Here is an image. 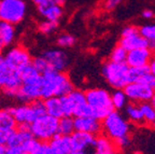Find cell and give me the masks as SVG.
<instances>
[{
  "label": "cell",
  "mask_w": 155,
  "mask_h": 154,
  "mask_svg": "<svg viewBox=\"0 0 155 154\" xmlns=\"http://www.w3.org/2000/svg\"><path fill=\"white\" fill-rule=\"evenodd\" d=\"M93 151L97 152L98 154H116L117 149L110 138L104 136V134H100L95 138Z\"/></svg>",
  "instance_id": "obj_19"
},
{
  "label": "cell",
  "mask_w": 155,
  "mask_h": 154,
  "mask_svg": "<svg viewBox=\"0 0 155 154\" xmlns=\"http://www.w3.org/2000/svg\"><path fill=\"white\" fill-rule=\"evenodd\" d=\"M31 65H32V67H34L35 69L38 71V72L41 73V75L50 70V69H48V65H46L45 60L42 58L41 55L37 56V57H35V58H32Z\"/></svg>",
  "instance_id": "obj_34"
},
{
  "label": "cell",
  "mask_w": 155,
  "mask_h": 154,
  "mask_svg": "<svg viewBox=\"0 0 155 154\" xmlns=\"http://www.w3.org/2000/svg\"><path fill=\"white\" fill-rule=\"evenodd\" d=\"M138 83L144 84V85H147V86H150V87H152V89H155V77L150 72H148L147 75H143L142 79H141Z\"/></svg>",
  "instance_id": "obj_35"
},
{
  "label": "cell",
  "mask_w": 155,
  "mask_h": 154,
  "mask_svg": "<svg viewBox=\"0 0 155 154\" xmlns=\"http://www.w3.org/2000/svg\"><path fill=\"white\" fill-rule=\"evenodd\" d=\"M73 89L70 78L65 72L48 70L41 75V99L61 97Z\"/></svg>",
  "instance_id": "obj_1"
},
{
  "label": "cell",
  "mask_w": 155,
  "mask_h": 154,
  "mask_svg": "<svg viewBox=\"0 0 155 154\" xmlns=\"http://www.w3.org/2000/svg\"><path fill=\"white\" fill-rule=\"evenodd\" d=\"M123 91L127 99L137 105L142 104V102H149L155 93L154 89L138 83V82L128 83L123 89Z\"/></svg>",
  "instance_id": "obj_13"
},
{
  "label": "cell",
  "mask_w": 155,
  "mask_h": 154,
  "mask_svg": "<svg viewBox=\"0 0 155 154\" xmlns=\"http://www.w3.org/2000/svg\"><path fill=\"white\" fill-rule=\"evenodd\" d=\"M16 30L14 25L0 21V41L5 48L10 46L15 41Z\"/></svg>",
  "instance_id": "obj_22"
},
{
  "label": "cell",
  "mask_w": 155,
  "mask_h": 154,
  "mask_svg": "<svg viewBox=\"0 0 155 154\" xmlns=\"http://www.w3.org/2000/svg\"><path fill=\"white\" fill-rule=\"evenodd\" d=\"M3 59L9 67L21 72L25 67L31 64L32 57L26 48L23 45H15L7 51L3 55Z\"/></svg>",
  "instance_id": "obj_10"
},
{
  "label": "cell",
  "mask_w": 155,
  "mask_h": 154,
  "mask_svg": "<svg viewBox=\"0 0 155 154\" xmlns=\"http://www.w3.org/2000/svg\"><path fill=\"white\" fill-rule=\"evenodd\" d=\"M61 106H63L64 116H71V118H73V112H74L75 108L79 105L83 104V102L86 101L85 100L84 92L74 89L69 94L65 95V96H61Z\"/></svg>",
  "instance_id": "obj_14"
},
{
  "label": "cell",
  "mask_w": 155,
  "mask_h": 154,
  "mask_svg": "<svg viewBox=\"0 0 155 154\" xmlns=\"http://www.w3.org/2000/svg\"><path fill=\"white\" fill-rule=\"evenodd\" d=\"M139 108H140L141 114H142L145 124L152 125V123L155 121V110L152 107V105L150 104V101L139 104Z\"/></svg>",
  "instance_id": "obj_28"
},
{
  "label": "cell",
  "mask_w": 155,
  "mask_h": 154,
  "mask_svg": "<svg viewBox=\"0 0 155 154\" xmlns=\"http://www.w3.org/2000/svg\"><path fill=\"white\" fill-rule=\"evenodd\" d=\"M58 28V23L43 19L38 24V30L43 35H51Z\"/></svg>",
  "instance_id": "obj_32"
},
{
  "label": "cell",
  "mask_w": 155,
  "mask_h": 154,
  "mask_svg": "<svg viewBox=\"0 0 155 154\" xmlns=\"http://www.w3.org/2000/svg\"><path fill=\"white\" fill-rule=\"evenodd\" d=\"M142 17H144V18H147V19L153 18V17H154V12L150 9L144 10V11H142Z\"/></svg>",
  "instance_id": "obj_41"
},
{
  "label": "cell",
  "mask_w": 155,
  "mask_h": 154,
  "mask_svg": "<svg viewBox=\"0 0 155 154\" xmlns=\"http://www.w3.org/2000/svg\"><path fill=\"white\" fill-rule=\"evenodd\" d=\"M1 102H2V96H1V93H0V106H1Z\"/></svg>",
  "instance_id": "obj_49"
},
{
  "label": "cell",
  "mask_w": 155,
  "mask_h": 154,
  "mask_svg": "<svg viewBox=\"0 0 155 154\" xmlns=\"http://www.w3.org/2000/svg\"><path fill=\"white\" fill-rule=\"evenodd\" d=\"M70 154H87V152H81V151H72Z\"/></svg>",
  "instance_id": "obj_45"
},
{
  "label": "cell",
  "mask_w": 155,
  "mask_h": 154,
  "mask_svg": "<svg viewBox=\"0 0 155 154\" xmlns=\"http://www.w3.org/2000/svg\"><path fill=\"white\" fill-rule=\"evenodd\" d=\"M84 94L87 105L92 109L93 116L98 120L102 121L108 114L114 111L111 102V93L107 89L100 87L90 89L84 92Z\"/></svg>",
  "instance_id": "obj_3"
},
{
  "label": "cell",
  "mask_w": 155,
  "mask_h": 154,
  "mask_svg": "<svg viewBox=\"0 0 155 154\" xmlns=\"http://www.w3.org/2000/svg\"><path fill=\"white\" fill-rule=\"evenodd\" d=\"M73 121H74V130L88 132L94 136L101 134V121L95 116L73 118Z\"/></svg>",
  "instance_id": "obj_16"
},
{
  "label": "cell",
  "mask_w": 155,
  "mask_h": 154,
  "mask_svg": "<svg viewBox=\"0 0 155 154\" xmlns=\"http://www.w3.org/2000/svg\"><path fill=\"white\" fill-rule=\"evenodd\" d=\"M14 130H9V129H2L0 128V146H5L8 145V141H9L10 137L12 135V132Z\"/></svg>",
  "instance_id": "obj_38"
},
{
  "label": "cell",
  "mask_w": 155,
  "mask_h": 154,
  "mask_svg": "<svg viewBox=\"0 0 155 154\" xmlns=\"http://www.w3.org/2000/svg\"><path fill=\"white\" fill-rule=\"evenodd\" d=\"M128 66L126 63H113L108 60L101 68V73L107 83L114 89H123L129 83Z\"/></svg>",
  "instance_id": "obj_7"
},
{
  "label": "cell",
  "mask_w": 155,
  "mask_h": 154,
  "mask_svg": "<svg viewBox=\"0 0 155 154\" xmlns=\"http://www.w3.org/2000/svg\"><path fill=\"white\" fill-rule=\"evenodd\" d=\"M111 102L114 110L119 111L127 106L128 99L126 97L123 89H115L113 93H111Z\"/></svg>",
  "instance_id": "obj_27"
},
{
  "label": "cell",
  "mask_w": 155,
  "mask_h": 154,
  "mask_svg": "<svg viewBox=\"0 0 155 154\" xmlns=\"http://www.w3.org/2000/svg\"><path fill=\"white\" fill-rule=\"evenodd\" d=\"M120 45L127 52L141 48H148V41L142 37L139 28L136 26H126L122 29Z\"/></svg>",
  "instance_id": "obj_11"
},
{
  "label": "cell",
  "mask_w": 155,
  "mask_h": 154,
  "mask_svg": "<svg viewBox=\"0 0 155 154\" xmlns=\"http://www.w3.org/2000/svg\"><path fill=\"white\" fill-rule=\"evenodd\" d=\"M29 154H61L58 151H56L52 146L50 145V142H41L38 141L36 147L31 150V152Z\"/></svg>",
  "instance_id": "obj_30"
},
{
  "label": "cell",
  "mask_w": 155,
  "mask_h": 154,
  "mask_svg": "<svg viewBox=\"0 0 155 154\" xmlns=\"http://www.w3.org/2000/svg\"><path fill=\"white\" fill-rule=\"evenodd\" d=\"M153 54L154 53L149 48H141L128 51L125 63L130 68L144 67V66H148Z\"/></svg>",
  "instance_id": "obj_15"
},
{
  "label": "cell",
  "mask_w": 155,
  "mask_h": 154,
  "mask_svg": "<svg viewBox=\"0 0 155 154\" xmlns=\"http://www.w3.org/2000/svg\"><path fill=\"white\" fill-rule=\"evenodd\" d=\"M123 0H104V8L107 11H111L114 8H116Z\"/></svg>",
  "instance_id": "obj_39"
},
{
  "label": "cell",
  "mask_w": 155,
  "mask_h": 154,
  "mask_svg": "<svg viewBox=\"0 0 155 154\" xmlns=\"http://www.w3.org/2000/svg\"><path fill=\"white\" fill-rule=\"evenodd\" d=\"M130 125L129 122L119 111H112L101 121V132L114 141L124 136H128Z\"/></svg>",
  "instance_id": "obj_5"
},
{
  "label": "cell",
  "mask_w": 155,
  "mask_h": 154,
  "mask_svg": "<svg viewBox=\"0 0 155 154\" xmlns=\"http://www.w3.org/2000/svg\"><path fill=\"white\" fill-rule=\"evenodd\" d=\"M74 132V121L71 116H63L58 119V134L70 136Z\"/></svg>",
  "instance_id": "obj_26"
},
{
  "label": "cell",
  "mask_w": 155,
  "mask_h": 154,
  "mask_svg": "<svg viewBox=\"0 0 155 154\" xmlns=\"http://www.w3.org/2000/svg\"><path fill=\"white\" fill-rule=\"evenodd\" d=\"M37 9H38V12L40 13V15L44 19H48L51 22L58 23L61 16H63V8L54 5L52 2V0H50L48 2L44 3V5L37 7Z\"/></svg>",
  "instance_id": "obj_18"
},
{
  "label": "cell",
  "mask_w": 155,
  "mask_h": 154,
  "mask_svg": "<svg viewBox=\"0 0 155 154\" xmlns=\"http://www.w3.org/2000/svg\"><path fill=\"white\" fill-rule=\"evenodd\" d=\"M148 68H149V71H150V73H152V75L155 77V54H153L152 58H151V60L149 62Z\"/></svg>",
  "instance_id": "obj_40"
},
{
  "label": "cell",
  "mask_w": 155,
  "mask_h": 154,
  "mask_svg": "<svg viewBox=\"0 0 155 154\" xmlns=\"http://www.w3.org/2000/svg\"><path fill=\"white\" fill-rule=\"evenodd\" d=\"M154 91H155V89H154Z\"/></svg>",
  "instance_id": "obj_51"
},
{
  "label": "cell",
  "mask_w": 155,
  "mask_h": 154,
  "mask_svg": "<svg viewBox=\"0 0 155 154\" xmlns=\"http://www.w3.org/2000/svg\"><path fill=\"white\" fill-rule=\"evenodd\" d=\"M50 0H31V2L34 3L36 7H39V5H44V3L48 2Z\"/></svg>",
  "instance_id": "obj_42"
},
{
  "label": "cell",
  "mask_w": 155,
  "mask_h": 154,
  "mask_svg": "<svg viewBox=\"0 0 155 154\" xmlns=\"http://www.w3.org/2000/svg\"><path fill=\"white\" fill-rule=\"evenodd\" d=\"M50 145L52 146V148H54L56 151H58L61 154H70L73 151L70 136L59 135L58 134L50 141Z\"/></svg>",
  "instance_id": "obj_20"
},
{
  "label": "cell",
  "mask_w": 155,
  "mask_h": 154,
  "mask_svg": "<svg viewBox=\"0 0 155 154\" xmlns=\"http://www.w3.org/2000/svg\"><path fill=\"white\" fill-rule=\"evenodd\" d=\"M27 13L24 0H0V21L16 25L23 22Z\"/></svg>",
  "instance_id": "obj_9"
},
{
  "label": "cell",
  "mask_w": 155,
  "mask_h": 154,
  "mask_svg": "<svg viewBox=\"0 0 155 154\" xmlns=\"http://www.w3.org/2000/svg\"><path fill=\"white\" fill-rule=\"evenodd\" d=\"M114 145H115L116 149L117 150H122V149H125V148H127L129 146V143H130V138H129V136H124V137H121L119 138V139L114 140Z\"/></svg>",
  "instance_id": "obj_37"
},
{
  "label": "cell",
  "mask_w": 155,
  "mask_h": 154,
  "mask_svg": "<svg viewBox=\"0 0 155 154\" xmlns=\"http://www.w3.org/2000/svg\"><path fill=\"white\" fill-rule=\"evenodd\" d=\"M149 71L148 66L144 67H136V68H128V80L129 83H135V82H139L144 75H147Z\"/></svg>",
  "instance_id": "obj_29"
},
{
  "label": "cell",
  "mask_w": 155,
  "mask_h": 154,
  "mask_svg": "<svg viewBox=\"0 0 155 154\" xmlns=\"http://www.w3.org/2000/svg\"><path fill=\"white\" fill-rule=\"evenodd\" d=\"M71 142H72L73 151L90 152L93 150L95 138L96 136L84 132H78L74 130L70 135Z\"/></svg>",
  "instance_id": "obj_17"
},
{
  "label": "cell",
  "mask_w": 155,
  "mask_h": 154,
  "mask_svg": "<svg viewBox=\"0 0 155 154\" xmlns=\"http://www.w3.org/2000/svg\"><path fill=\"white\" fill-rule=\"evenodd\" d=\"M21 85V72L5 64L3 56L0 55V89L3 95L15 98Z\"/></svg>",
  "instance_id": "obj_8"
},
{
  "label": "cell",
  "mask_w": 155,
  "mask_h": 154,
  "mask_svg": "<svg viewBox=\"0 0 155 154\" xmlns=\"http://www.w3.org/2000/svg\"><path fill=\"white\" fill-rule=\"evenodd\" d=\"M0 154H5V147L0 146Z\"/></svg>",
  "instance_id": "obj_47"
},
{
  "label": "cell",
  "mask_w": 155,
  "mask_h": 154,
  "mask_svg": "<svg viewBox=\"0 0 155 154\" xmlns=\"http://www.w3.org/2000/svg\"><path fill=\"white\" fill-rule=\"evenodd\" d=\"M3 50H5V46L2 45V43H1V41H0V55H1V54H2Z\"/></svg>",
  "instance_id": "obj_46"
},
{
  "label": "cell",
  "mask_w": 155,
  "mask_h": 154,
  "mask_svg": "<svg viewBox=\"0 0 155 154\" xmlns=\"http://www.w3.org/2000/svg\"><path fill=\"white\" fill-rule=\"evenodd\" d=\"M52 2H53L54 5H58V7L63 8V5L66 3V0H52Z\"/></svg>",
  "instance_id": "obj_43"
},
{
  "label": "cell",
  "mask_w": 155,
  "mask_h": 154,
  "mask_svg": "<svg viewBox=\"0 0 155 154\" xmlns=\"http://www.w3.org/2000/svg\"><path fill=\"white\" fill-rule=\"evenodd\" d=\"M56 42L61 49H69L75 44V37L71 34H61L59 35Z\"/></svg>",
  "instance_id": "obj_33"
},
{
  "label": "cell",
  "mask_w": 155,
  "mask_h": 154,
  "mask_svg": "<svg viewBox=\"0 0 155 154\" xmlns=\"http://www.w3.org/2000/svg\"><path fill=\"white\" fill-rule=\"evenodd\" d=\"M16 127L17 124L9 109H0V128L14 130Z\"/></svg>",
  "instance_id": "obj_25"
},
{
  "label": "cell",
  "mask_w": 155,
  "mask_h": 154,
  "mask_svg": "<svg viewBox=\"0 0 155 154\" xmlns=\"http://www.w3.org/2000/svg\"><path fill=\"white\" fill-rule=\"evenodd\" d=\"M41 56L45 60L48 69L58 72H65L70 63L69 56L61 49H48L44 51Z\"/></svg>",
  "instance_id": "obj_12"
},
{
  "label": "cell",
  "mask_w": 155,
  "mask_h": 154,
  "mask_svg": "<svg viewBox=\"0 0 155 154\" xmlns=\"http://www.w3.org/2000/svg\"><path fill=\"white\" fill-rule=\"evenodd\" d=\"M87 154H98V153H97V152H95V151H93V150H92V151L87 152Z\"/></svg>",
  "instance_id": "obj_48"
},
{
  "label": "cell",
  "mask_w": 155,
  "mask_h": 154,
  "mask_svg": "<svg viewBox=\"0 0 155 154\" xmlns=\"http://www.w3.org/2000/svg\"><path fill=\"white\" fill-rule=\"evenodd\" d=\"M34 138L41 142H50L58 135V119L43 114L28 126Z\"/></svg>",
  "instance_id": "obj_6"
},
{
  "label": "cell",
  "mask_w": 155,
  "mask_h": 154,
  "mask_svg": "<svg viewBox=\"0 0 155 154\" xmlns=\"http://www.w3.org/2000/svg\"><path fill=\"white\" fill-rule=\"evenodd\" d=\"M124 109H125V113L127 116L128 121H130L133 124H136V125L139 126L145 124L142 114H141L140 108H139V105L131 102V104H127V106Z\"/></svg>",
  "instance_id": "obj_23"
},
{
  "label": "cell",
  "mask_w": 155,
  "mask_h": 154,
  "mask_svg": "<svg viewBox=\"0 0 155 154\" xmlns=\"http://www.w3.org/2000/svg\"><path fill=\"white\" fill-rule=\"evenodd\" d=\"M152 126H153V127H154V128H155V121H154V122H153V123H152Z\"/></svg>",
  "instance_id": "obj_50"
},
{
  "label": "cell",
  "mask_w": 155,
  "mask_h": 154,
  "mask_svg": "<svg viewBox=\"0 0 155 154\" xmlns=\"http://www.w3.org/2000/svg\"><path fill=\"white\" fill-rule=\"evenodd\" d=\"M45 113L48 116H54L56 119H61L64 116L63 106H61V97H50L43 99Z\"/></svg>",
  "instance_id": "obj_21"
},
{
  "label": "cell",
  "mask_w": 155,
  "mask_h": 154,
  "mask_svg": "<svg viewBox=\"0 0 155 154\" xmlns=\"http://www.w3.org/2000/svg\"><path fill=\"white\" fill-rule=\"evenodd\" d=\"M15 99L24 104L41 99V73L31 64L21 71V85Z\"/></svg>",
  "instance_id": "obj_2"
},
{
  "label": "cell",
  "mask_w": 155,
  "mask_h": 154,
  "mask_svg": "<svg viewBox=\"0 0 155 154\" xmlns=\"http://www.w3.org/2000/svg\"><path fill=\"white\" fill-rule=\"evenodd\" d=\"M150 104L152 105V107H153V108H154V110H155V93H154V95H153L152 98H151Z\"/></svg>",
  "instance_id": "obj_44"
},
{
  "label": "cell",
  "mask_w": 155,
  "mask_h": 154,
  "mask_svg": "<svg viewBox=\"0 0 155 154\" xmlns=\"http://www.w3.org/2000/svg\"><path fill=\"white\" fill-rule=\"evenodd\" d=\"M9 110L17 125L24 126H29L35 120L45 114V108L42 99H37L30 102L18 105L9 108Z\"/></svg>",
  "instance_id": "obj_4"
},
{
  "label": "cell",
  "mask_w": 155,
  "mask_h": 154,
  "mask_svg": "<svg viewBox=\"0 0 155 154\" xmlns=\"http://www.w3.org/2000/svg\"><path fill=\"white\" fill-rule=\"evenodd\" d=\"M126 57H127V51L120 44L116 45L110 54V60L113 63H125Z\"/></svg>",
  "instance_id": "obj_31"
},
{
  "label": "cell",
  "mask_w": 155,
  "mask_h": 154,
  "mask_svg": "<svg viewBox=\"0 0 155 154\" xmlns=\"http://www.w3.org/2000/svg\"><path fill=\"white\" fill-rule=\"evenodd\" d=\"M5 154H29L24 148L16 146H5Z\"/></svg>",
  "instance_id": "obj_36"
},
{
  "label": "cell",
  "mask_w": 155,
  "mask_h": 154,
  "mask_svg": "<svg viewBox=\"0 0 155 154\" xmlns=\"http://www.w3.org/2000/svg\"><path fill=\"white\" fill-rule=\"evenodd\" d=\"M142 37L148 41V48L155 53V24H148L139 28Z\"/></svg>",
  "instance_id": "obj_24"
}]
</instances>
